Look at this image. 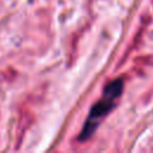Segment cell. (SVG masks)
<instances>
[{
    "label": "cell",
    "mask_w": 153,
    "mask_h": 153,
    "mask_svg": "<svg viewBox=\"0 0 153 153\" xmlns=\"http://www.w3.org/2000/svg\"><path fill=\"white\" fill-rule=\"evenodd\" d=\"M123 90V80L121 78L115 79L110 81L103 90L102 98L93 104V106L90 110L88 117L85 121V124L80 131L79 140L85 141L92 136L94 130L98 127V122L100 118H103L108 112H110L115 106V99L120 97Z\"/></svg>",
    "instance_id": "1"
}]
</instances>
